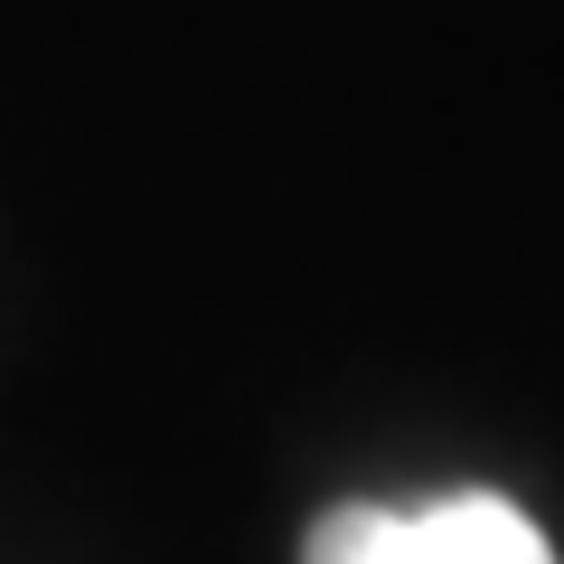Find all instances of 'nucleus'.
Returning a JSON list of instances; mask_svg holds the SVG:
<instances>
[{"mask_svg":"<svg viewBox=\"0 0 564 564\" xmlns=\"http://www.w3.org/2000/svg\"><path fill=\"white\" fill-rule=\"evenodd\" d=\"M377 564H555V545L536 536V518L518 499L452 489V499H423V508H386Z\"/></svg>","mask_w":564,"mask_h":564,"instance_id":"1","label":"nucleus"}]
</instances>
